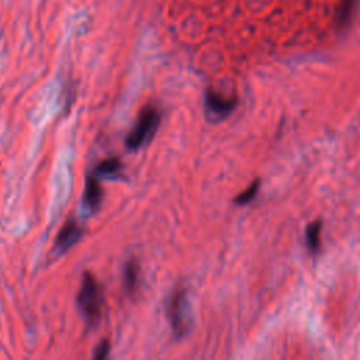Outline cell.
Wrapping results in <instances>:
<instances>
[{"label": "cell", "mask_w": 360, "mask_h": 360, "mask_svg": "<svg viewBox=\"0 0 360 360\" xmlns=\"http://www.w3.org/2000/svg\"><path fill=\"white\" fill-rule=\"evenodd\" d=\"M305 240L307 246L312 253H316L321 243V222L315 221L311 222L305 231Z\"/></svg>", "instance_id": "8"}, {"label": "cell", "mask_w": 360, "mask_h": 360, "mask_svg": "<svg viewBox=\"0 0 360 360\" xmlns=\"http://www.w3.org/2000/svg\"><path fill=\"white\" fill-rule=\"evenodd\" d=\"M160 120H162V114L155 105L150 104L143 107L138 115V120L134 128L129 131L127 136V141H125L127 148L131 150H136L142 148L145 143H148L153 138L160 124Z\"/></svg>", "instance_id": "2"}, {"label": "cell", "mask_w": 360, "mask_h": 360, "mask_svg": "<svg viewBox=\"0 0 360 360\" xmlns=\"http://www.w3.org/2000/svg\"><path fill=\"white\" fill-rule=\"evenodd\" d=\"M121 169V162L120 159L117 158H110V159H105L103 160L94 170V173L97 176H103V177H107V176H112V174H117Z\"/></svg>", "instance_id": "9"}, {"label": "cell", "mask_w": 360, "mask_h": 360, "mask_svg": "<svg viewBox=\"0 0 360 360\" xmlns=\"http://www.w3.org/2000/svg\"><path fill=\"white\" fill-rule=\"evenodd\" d=\"M354 3L356 0H340L339 7H338V22L340 27L346 25L353 14L354 10Z\"/></svg>", "instance_id": "10"}, {"label": "cell", "mask_w": 360, "mask_h": 360, "mask_svg": "<svg viewBox=\"0 0 360 360\" xmlns=\"http://www.w3.org/2000/svg\"><path fill=\"white\" fill-rule=\"evenodd\" d=\"M103 304L104 298L100 284L93 274L84 273L82 287L77 295V305L89 326H96L100 322L103 314Z\"/></svg>", "instance_id": "1"}, {"label": "cell", "mask_w": 360, "mask_h": 360, "mask_svg": "<svg viewBox=\"0 0 360 360\" xmlns=\"http://www.w3.org/2000/svg\"><path fill=\"white\" fill-rule=\"evenodd\" d=\"M236 107V98L225 97L221 93L208 90L205 93V110L214 120H222L229 115Z\"/></svg>", "instance_id": "4"}, {"label": "cell", "mask_w": 360, "mask_h": 360, "mask_svg": "<svg viewBox=\"0 0 360 360\" xmlns=\"http://www.w3.org/2000/svg\"><path fill=\"white\" fill-rule=\"evenodd\" d=\"M103 198V190L98 181V176L94 174H89L87 180H86V187H84V205L94 211L98 208L100 202Z\"/></svg>", "instance_id": "6"}, {"label": "cell", "mask_w": 360, "mask_h": 360, "mask_svg": "<svg viewBox=\"0 0 360 360\" xmlns=\"http://www.w3.org/2000/svg\"><path fill=\"white\" fill-rule=\"evenodd\" d=\"M82 236L83 228L75 219L68 221L58 233V238L55 240V250L59 253L66 252L73 245H76L82 239Z\"/></svg>", "instance_id": "5"}, {"label": "cell", "mask_w": 360, "mask_h": 360, "mask_svg": "<svg viewBox=\"0 0 360 360\" xmlns=\"http://www.w3.org/2000/svg\"><path fill=\"white\" fill-rule=\"evenodd\" d=\"M138 278H139V266L134 259H131L127 262L124 269V285L128 292L135 291L138 285Z\"/></svg>", "instance_id": "7"}, {"label": "cell", "mask_w": 360, "mask_h": 360, "mask_svg": "<svg viewBox=\"0 0 360 360\" xmlns=\"http://www.w3.org/2000/svg\"><path fill=\"white\" fill-rule=\"evenodd\" d=\"M259 188H260V181H257V180L253 181L246 190H243V191L235 198V202L239 204V205H243V204L250 202V201L256 197Z\"/></svg>", "instance_id": "11"}, {"label": "cell", "mask_w": 360, "mask_h": 360, "mask_svg": "<svg viewBox=\"0 0 360 360\" xmlns=\"http://www.w3.org/2000/svg\"><path fill=\"white\" fill-rule=\"evenodd\" d=\"M108 352H110V343H108V340H103V342L97 346V349H96V352H94V359H97V360L105 359V357L108 356Z\"/></svg>", "instance_id": "12"}, {"label": "cell", "mask_w": 360, "mask_h": 360, "mask_svg": "<svg viewBox=\"0 0 360 360\" xmlns=\"http://www.w3.org/2000/svg\"><path fill=\"white\" fill-rule=\"evenodd\" d=\"M167 316L172 325V329L177 338L184 336L191 326L190 305L187 300V291L183 287H177L169 301Z\"/></svg>", "instance_id": "3"}]
</instances>
